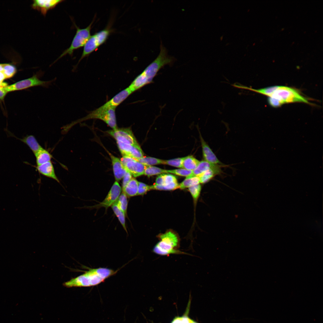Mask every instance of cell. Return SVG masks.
<instances>
[{"label": "cell", "mask_w": 323, "mask_h": 323, "mask_svg": "<svg viewBox=\"0 0 323 323\" xmlns=\"http://www.w3.org/2000/svg\"><path fill=\"white\" fill-rule=\"evenodd\" d=\"M160 52L156 58L133 81L129 88L134 92L153 82L159 71L165 65L172 64L174 58L167 55L166 48L161 43Z\"/></svg>", "instance_id": "cell-1"}, {"label": "cell", "mask_w": 323, "mask_h": 323, "mask_svg": "<svg viewBox=\"0 0 323 323\" xmlns=\"http://www.w3.org/2000/svg\"><path fill=\"white\" fill-rule=\"evenodd\" d=\"M117 272L105 268L90 269L84 273L63 283L68 288L89 287L99 284Z\"/></svg>", "instance_id": "cell-2"}, {"label": "cell", "mask_w": 323, "mask_h": 323, "mask_svg": "<svg viewBox=\"0 0 323 323\" xmlns=\"http://www.w3.org/2000/svg\"><path fill=\"white\" fill-rule=\"evenodd\" d=\"M115 109L107 107L103 105L96 109L91 111L86 116L72 122L62 127V132L63 134L67 133L74 126L82 121L91 119H97L101 120L105 122L113 129L117 127Z\"/></svg>", "instance_id": "cell-3"}, {"label": "cell", "mask_w": 323, "mask_h": 323, "mask_svg": "<svg viewBox=\"0 0 323 323\" xmlns=\"http://www.w3.org/2000/svg\"><path fill=\"white\" fill-rule=\"evenodd\" d=\"M160 240L154 246L155 250L159 255L179 254L180 241L177 235L169 231L158 235Z\"/></svg>", "instance_id": "cell-4"}, {"label": "cell", "mask_w": 323, "mask_h": 323, "mask_svg": "<svg viewBox=\"0 0 323 323\" xmlns=\"http://www.w3.org/2000/svg\"><path fill=\"white\" fill-rule=\"evenodd\" d=\"M269 97L277 99L282 105L295 102L310 103L308 99L303 96L297 89L285 86H278L277 89Z\"/></svg>", "instance_id": "cell-5"}, {"label": "cell", "mask_w": 323, "mask_h": 323, "mask_svg": "<svg viewBox=\"0 0 323 323\" xmlns=\"http://www.w3.org/2000/svg\"><path fill=\"white\" fill-rule=\"evenodd\" d=\"M44 72L41 70L39 71L30 78L17 82L13 84L7 85L5 89L8 92H10L24 89L28 88L37 86H41L48 88L55 81L56 78L47 81H42L40 78L44 75Z\"/></svg>", "instance_id": "cell-6"}, {"label": "cell", "mask_w": 323, "mask_h": 323, "mask_svg": "<svg viewBox=\"0 0 323 323\" xmlns=\"http://www.w3.org/2000/svg\"><path fill=\"white\" fill-rule=\"evenodd\" d=\"M111 32L110 29L105 28L91 36L84 46L83 53L77 65L74 67V71L80 62L83 59L96 50L107 40Z\"/></svg>", "instance_id": "cell-7"}, {"label": "cell", "mask_w": 323, "mask_h": 323, "mask_svg": "<svg viewBox=\"0 0 323 323\" xmlns=\"http://www.w3.org/2000/svg\"><path fill=\"white\" fill-rule=\"evenodd\" d=\"M94 20L86 28L80 29L76 26V32L70 47L64 51L60 56L51 65L66 54L72 55L74 51L76 49L84 46L90 37V31Z\"/></svg>", "instance_id": "cell-8"}, {"label": "cell", "mask_w": 323, "mask_h": 323, "mask_svg": "<svg viewBox=\"0 0 323 323\" xmlns=\"http://www.w3.org/2000/svg\"><path fill=\"white\" fill-rule=\"evenodd\" d=\"M116 141L135 146L140 147L130 128H117L107 131Z\"/></svg>", "instance_id": "cell-9"}, {"label": "cell", "mask_w": 323, "mask_h": 323, "mask_svg": "<svg viewBox=\"0 0 323 323\" xmlns=\"http://www.w3.org/2000/svg\"><path fill=\"white\" fill-rule=\"evenodd\" d=\"M121 160L127 171L135 177L144 174L147 166L129 157L123 156Z\"/></svg>", "instance_id": "cell-10"}, {"label": "cell", "mask_w": 323, "mask_h": 323, "mask_svg": "<svg viewBox=\"0 0 323 323\" xmlns=\"http://www.w3.org/2000/svg\"><path fill=\"white\" fill-rule=\"evenodd\" d=\"M121 191V188L119 184L117 181H115L103 200L92 207L96 208L104 207L107 209L117 200Z\"/></svg>", "instance_id": "cell-11"}, {"label": "cell", "mask_w": 323, "mask_h": 323, "mask_svg": "<svg viewBox=\"0 0 323 323\" xmlns=\"http://www.w3.org/2000/svg\"><path fill=\"white\" fill-rule=\"evenodd\" d=\"M118 147L123 156L132 158L136 160L143 157L140 147H138L117 141Z\"/></svg>", "instance_id": "cell-12"}, {"label": "cell", "mask_w": 323, "mask_h": 323, "mask_svg": "<svg viewBox=\"0 0 323 323\" xmlns=\"http://www.w3.org/2000/svg\"><path fill=\"white\" fill-rule=\"evenodd\" d=\"M61 0H34L31 5L34 9L40 12L45 16L48 11L54 8L58 4L63 1Z\"/></svg>", "instance_id": "cell-13"}, {"label": "cell", "mask_w": 323, "mask_h": 323, "mask_svg": "<svg viewBox=\"0 0 323 323\" xmlns=\"http://www.w3.org/2000/svg\"><path fill=\"white\" fill-rule=\"evenodd\" d=\"M179 184L176 178L174 175L164 174V183L163 186L154 185H151V189L160 190H172L179 188Z\"/></svg>", "instance_id": "cell-14"}, {"label": "cell", "mask_w": 323, "mask_h": 323, "mask_svg": "<svg viewBox=\"0 0 323 323\" xmlns=\"http://www.w3.org/2000/svg\"><path fill=\"white\" fill-rule=\"evenodd\" d=\"M132 93V92L128 87L117 94L103 105L115 109Z\"/></svg>", "instance_id": "cell-15"}, {"label": "cell", "mask_w": 323, "mask_h": 323, "mask_svg": "<svg viewBox=\"0 0 323 323\" xmlns=\"http://www.w3.org/2000/svg\"><path fill=\"white\" fill-rule=\"evenodd\" d=\"M203 155L204 160L210 163L223 164L211 150L209 145L205 142L200 133Z\"/></svg>", "instance_id": "cell-16"}, {"label": "cell", "mask_w": 323, "mask_h": 323, "mask_svg": "<svg viewBox=\"0 0 323 323\" xmlns=\"http://www.w3.org/2000/svg\"><path fill=\"white\" fill-rule=\"evenodd\" d=\"M112 163L113 173L116 181H118L123 178L127 172L121 160L109 153Z\"/></svg>", "instance_id": "cell-17"}, {"label": "cell", "mask_w": 323, "mask_h": 323, "mask_svg": "<svg viewBox=\"0 0 323 323\" xmlns=\"http://www.w3.org/2000/svg\"><path fill=\"white\" fill-rule=\"evenodd\" d=\"M36 168L38 172L41 175L53 179L58 182L60 183L56 175L54 166L51 161L42 164L37 165Z\"/></svg>", "instance_id": "cell-18"}, {"label": "cell", "mask_w": 323, "mask_h": 323, "mask_svg": "<svg viewBox=\"0 0 323 323\" xmlns=\"http://www.w3.org/2000/svg\"><path fill=\"white\" fill-rule=\"evenodd\" d=\"M8 132L10 136L15 137L26 144L32 151L34 155L43 148L38 143L35 137L33 135H28L22 139H20L16 137L10 132Z\"/></svg>", "instance_id": "cell-19"}, {"label": "cell", "mask_w": 323, "mask_h": 323, "mask_svg": "<svg viewBox=\"0 0 323 323\" xmlns=\"http://www.w3.org/2000/svg\"><path fill=\"white\" fill-rule=\"evenodd\" d=\"M218 165L209 163L205 160L200 162L197 167L192 170V173L186 178L198 176L206 170L216 167Z\"/></svg>", "instance_id": "cell-20"}, {"label": "cell", "mask_w": 323, "mask_h": 323, "mask_svg": "<svg viewBox=\"0 0 323 323\" xmlns=\"http://www.w3.org/2000/svg\"><path fill=\"white\" fill-rule=\"evenodd\" d=\"M222 173L220 166L219 165L215 168L210 169L198 176L200 183L204 184L208 182L215 176L220 175Z\"/></svg>", "instance_id": "cell-21"}, {"label": "cell", "mask_w": 323, "mask_h": 323, "mask_svg": "<svg viewBox=\"0 0 323 323\" xmlns=\"http://www.w3.org/2000/svg\"><path fill=\"white\" fill-rule=\"evenodd\" d=\"M139 182L135 179L132 178L122 192L127 196L131 197L137 195Z\"/></svg>", "instance_id": "cell-22"}, {"label": "cell", "mask_w": 323, "mask_h": 323, "mask_svg": "<svg viewBox=\"0 0 323 323\" xmlns=\"http://www.w3.org/2000/svg\"><path fill=\"white\" fill-rule=\"evenodd\" d=\"M37 165L51 161L53 156L47 150L43 148L34 154Z\"/></svg>", "instance_id": "cell-23"}, {"label": "cell", "mask_w": 323, "mask_h": 323, "mask_svg": "<svg viewBox=\"0 0 323 323\" xmlns=\"http://www.w3.org/2000/svg\"><path fill=\"white\" fill-rule=\"evenodd\" d=\"M200 162L192 156L185 157L182 164V168L193 170L199 164Z\"/></svg>", "instance_id": "cell-24"}, {"label": "cell", "mask_w": 323, "mask_h": 323, "mask_svg": "<svg viewBox=\"0 0 323 323\" xmlns=\"http://www.w3.org/2000/svg\"><path fill=\"white\" fill-rule=\"evenodd\" d=\"M116 201L112 205L111 208L124 228L126 232H127L125 223V215L124 213L118 207Z\"/></svg>", "instance_id": "cell-25"}, {"label": "cell", "mask_w": 323, "mask_h": 323, "mask_svg": "<svg viewBox=\"0 0 323 323\" xmlns=\"http://www.w3.org/2000/svg\"><path fill=\"white\" fill-rule=\"evenodd\" d=\"M135 160L147 166L163 164L164 160L150 157H143Z\"/></svg>", "instance_id": "cell-26"}, {"label": "cell", "mask_w": 323, "mask_h": 323, "mask_svg": "<svg viewBox=\"0 0 323 323\" xmlns=\"http://www.w3.org/2000/svg\"><path fill=\"white\" fill-rule=\"evenodd\" d=\"M200 183V179L198 176L186 178L179 184V188L182 189Z\"/></svg>", "instance_id": "cell-27"}, {"label": "cell", "mask_w": 323, "mask_h": 323, "mask_svg": "<svg viewBox=\"0 0 323 323\" xmlns=\"http://www.w3.org/2000/svg\"><path fill=\"white\" fill-rule=\"evenodd\" d=\"M3 72L5 78H9L13 77L16 72V66L10 63H3Z\"/></svg>", "instance_id": "cell-28"}, {"label": "cell", "mask_w": 323, "mask_h": 323, "mask_svg": "<svg viewBox=\"0 0 323 323\" xmlns=\"http://www.w3.org/2000/svg\"><path fill=\"white\" fill-rule=\"evenodd\" d=\"M127 197L126 194L122 192L119 196L116 201L118 206L124 213L125 216H126L127 214L128 205Z\"/></svg>", "instance_id": "cell-29"}, {"label": "cell", "mask_w": 323, "mask_h": 323, "mask_svg": "<svg viewBox=\"0 0 323 323\" xmlns=\"http://www.w3.org/2000/svg\"><path fill=\"white\" fill-rule=\"evenodd\" d=\"M167 173L166 170L163 169L155 166H147L145 170L144 174L148 177Z\"/></svg>", "instance_id": "cell-30"}, {"label": "cell", "mask_w": 323, "mask_h": 323, "mask_svg": "<svg viewBox=\"0 0 323 323\" xmlns=\"http://www.w3.org/2000/svg\"><path fill=\"white\" fill-rule=\"evenodd\" d=\"M188 190L191 193L194 201L196 202L200 195L201 186L200 184L196 185L188 188Z\"/></svg>", "instance_id": "cell-31"}, {"label": "cell", "mask_w": 323, "mask_h": 323, "mask_svg": "<svg viewBox=\"0 0 323 323\" xmlns=\"http://www.w3.org/2000/svg\"><path fill=\"white\" fill-rule=\"evenodd\" d=\"M184 158L185 157L164 160L163 164H167L178 167L182 168V164Z\"/></svg>", "instance_id": "cell-32"}, {"label": "cell", "mask_w": 323, "mask_h": 323, "mask_svg": "<svg viewBox=\"0 0 323 323\" xmlns=\"http://www.w3.org/2000/svg\"><path fill=\"white\" fill-rule=\"evenodd\" d=\"M188 308L186 310L185 314L182 316L176 317L174 318L171 323H190V319L188 316L189 311Z\"/></svg>", "instance_id": "cell-33"}, {"label": "cell", "mask_w": 323, "mask_h": 323, "mask_svg": "<svg viewBox=\"0 0 323 323\" xmlns=\"http://www.w3.org/2000/svg\"><path fill=\"white\" fill-rule=\"evenodd\" d=\"M167 173H170L178 176L187 177L192 173V170L185 169H179L172 170H166Z\"/></svg>", "instance_id": "cell-34"}, {"label": "cell", "mask_w": 323, "mask_h": 323, "mask_svg": "<svg viewBox=\"0 0 323 323\" xmlns=\"http://www.w3.org/2000/svg\"><path fill=\"white\" fill-rule=\"evenodd\" d=\"M151 190V186L144 183L139 182L137 195H143Z\"/></svg>", "instance_id": "cell-35"}, {"label": "cell", "mask_w": 323, "mask_h": 323, "mask_svg": "<svg viewBox=\"0 0 323 323\" xmlns=\"http://www.w3.org/2000/svg\"><path fill=\"white\" fill-rule=\"evenodd\" d=\"M268 102L271 106L274 108L280 107L282 105L278 100L270 97H268Z\"/></svg>", "instance_id": "cell-36"}, {"label": "cell", "mask_w": 323, "mask_h": 323, "mask_svg": "<svg viewBox=\"0 0 323 323\" xmlns=\"http://www.w3.org/2000/svg\"><path fill=\"white\" fill-rule=\"evenodd\" d=\"M132 178V175L129 172L127 171L123 177L122 185V191L124 189Z\"/></svg>", "instance_id": "cell-37"}, {"label": "cell", "mask_w": 323, "mask_h": 323, "mask_svg": "<svg viewBox=\"0 0 323 323\" xmlns=\"http://www.w3.org/2000/svg\"><path fill=\"white\" fill-rule=\"evenodd\" d=\"M164 174H160L157 177L155 185L159 186H163L164 185Z\"/></svg>", "instance_id": "cell-38"}, {"label": "cell", "mask_w": 323, "mask_h": 323, "mask_svg": "<svg viewBox=\"0 0 323 323\" xmlns=\"http://www.w3.org/2000/svg\"><path fill=\"white\" fill-rule=\"evenodd\" d=\"M6 87V86H5ZM5 87L0 86V100H3L7 92L5 89Z\"/></svg>", "instance_id": "cell-39"}, {"label": "cell", "mask_w": 323, "mask_h": 323, "mask_svg": "<svg viewBox=\"0 0 323 323\" xmlns=\"http://www.w3.org/2000/svg\"><path fill=\"white\" fill-rule=\"evenodd\" d=\"M5 77L2 71H0V86L5 87L7 86V83L3 82L5 79Z\"/></svg>", "instance_id": "cell-40"}, {"label": "cell", "mask_w": 323, "mask_h": 323, "mask_svg": "<svg viewBox=\"0 0 323 323\" xmlns=\"http://www.w3.org/2000/svg\"><path fill=\"white\" fill-rule=\"evenodd\" d=\"M3 64L0 63V71H3Z\"/></svg>", "instance_id": "cell-41"}, {"label": "cell", "mask_w": 323, "mask_h": 323, "mask_svg": "<svg viewBox=\"0 0 323 323\" xmlns=\"http://www.w3.org/2000/svg\"><path fill=\"white\" fill-rule=\"evenodd\" d=\"M190 323H199L196 321L191 319H190Z\"/></svg>", "instance_id": "cell-42"}, {"label": "cell", "mask_w": 323, "mask_h": 323, "mask_svg": "<svg viewBox=\"0 0 323 323\" xmlns=\"http://www.w3.org/2000/svg\"><path fill=\"white\" fill-rule=\"evenodd\" d=\"M284 29V28H282L281 29V30H283Z\"/></svg>", "instance_id": "cell-43"}]
</instances>
